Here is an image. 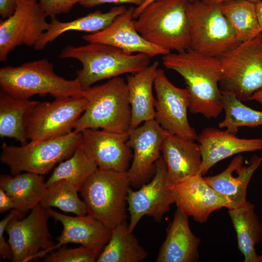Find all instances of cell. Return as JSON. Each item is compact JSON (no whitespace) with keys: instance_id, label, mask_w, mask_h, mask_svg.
Masks as SVG:
<instances>
[{"instance_id":"7402d4cb","label":"cell","mask_w":262,"mask_h":262,"mask_svg":"<svg viewBox=\"0 0 262 262\" xmlns=\"http://www.w3.org/2000/svg\"><path fill=\"white\" fill-rule=\"evenodd\" d=\"M262 161V156L255 155L251 158L247 165H244V157L238 154L223 172L204 178L213 189L230 199L231 203L229 209L237 208L247 202V186L252 175L260 166Z\"/></svg>"},{"instance_id":"d4e9b609","label":"cell","mask_w":262,"mask_h":262,"mask_svg":"<svg viewBox=\"0 0 262 262\" xmlns=\"http://www.w3.org/2000/svg\"><path fill=\"white\" fill-rule=\"evenodd\" d=\"M0 188L13 199L15 210L22 213L40 204L47 186L43 175L26 172L16 175H1Z\"/></svg>"},{"instance_id":"f546056e","label":"cell","mask_w":262,"mask_h":262,"mask_svg":"<svg viewBox=\"0 0 262 262\" xmlns=\"http://www.w3.org/2000/svg\"><path fill=\"white\" fill-rule=\"evenodd\" d=\"M217 5L233 28L240 42L261 33L256 3L248 0H230Z\"/></svg>"},{"instance_id":"d6986e66","label":"cell","mask_w":262,"mask_h":262,"mask_svg":"<svg viewBox=\"0 0 262 262\" xmlns=\"http://www.w3.org/2000/svg\"><path fill=\"white\" fill-rule=\"evenodd\" d=\"M48 211L50 217L60 222L63 227L53 250L67 243H73L79 244L99 255L111 237V229L88 214L72 216L61 213L51 208H48Z\"/></svg>"},{"instance_id":"e575fe53","label":"cell","mask_w":262,"mask_h":262,"mask_svg":"<svg viewBox=\"0 0 262 262\" xmlns=\"http://www.w3.org/2000/svg\"><path fill=\"white\" fill-rule=\"evenodd\" d=\"M80 0H39L40 6L47 16H55L57 15L69 12Z\"/></svg>"},{"instance_id":"ac0fdd59","label":"cell","mask_w":262,"mask_h":262,"mask_svg":"<svg viewBox=\"0 0 262 262\" xmlns=\"http://www.w3.org/2000/svg\"><path fill=\"white\" fill-rule=\"evenodd\" d=\"M134 9L133 7L127 9L104 29L84 35L82 38L88 43L104 44L129 54L144 53L150 58L170 53V51L148 42L139 33L133 19Z\"/></svg>"},{"instance_id":"9a60e30c","label":"cell","mask_w":262,"mask_h":262,"mask_svg":"<svg viewBox=\"0 0 262 262\" xmlns=\"http://www.w3.org/2000/svg\"><path fill=\"white\" fill-rule=\"evenodd\" d=\"M169 133L155 119L144 122L129 132L127 144L133 152L127 171L131 185L140 187L147 182L161 157L162 143Z\"/></svg>"},{"instance_id":"8d00e7d4","label":"cell","mask_w":262,"mask_h":262,"mask_svg":"<svg viewBox=\"0 0 262 262\" xmlns=\"http://www.w3.org/2000/svg\"><path fill=\"white\" fill-rule=\"evenodd\" d=\"M145 0H80L79 4L83 7L91 8L105 3H130L140 6Z\"/></svg>"},{"instance_id":"8fae6325","label":"cell","mask_w":262,"mask_h":262,"mask_svg":"<svg viewBox=\"0 0 262 262\" xmlns=\"http://www.w3.org/2000/svg\"><path fill=\"white\" fill-rule=\"evenodd\" d=\"M19 217L12 219L5 229L13 252L12 261L29 262L52 251L55 243L51 239L48 228V209L39 204L27 217L22 219Z\"/></svg>"},{"instance_id":"836d02e7","label":"cell","mask_w":262,"mask_h":262,"mask_svg":"<svg viewBox=\"0 0 262 262\" xmlns=\"http://www.w3.org/2000/svg\"><path fill=\"white\" fill-rule=\"evenodd\" d=\"M98 254L96 252L81 246L73 248L60 247L56 251L44 257L45 262H94Z\"/></svg>"},{"instance_id":"ffe728a7","label":"cell","mask_w":262,"mask_h":262,"mask_svg":"<svg viewBox=\"0 0 262 262\" xmlns=\"http://www.w3.org/2000/svg\"><path fill=\"white\" fill-rule=\"evenodd\" d=\"M197 140L202 154L200 174L202 176L223 159L242 152L262 149V138H240L236 134L215 128L204 129Z\"/></svg>"},{"instance_id":"74e56055","label":"cell","mask_w":262,"mask_h":262,"mask_svg":"<svg viewBox=\"0 0 262 262\" xmlns=\"http://www.w3.org/2000/svg\"><path fill=\"white\" fill-rule=\"evenodd\" d=\"M18 0H0V15L2 19L11 16L15 12Z\"/></svg>"},{"instance_id":"3957f363","label":"cell","mask_w":262,"mask_h":262,"mask_svg":"<svg viewBox=\"0 0 262 262\" xmlns=\"http://www.w3.org/2000/svg\"><path fill=\"white\" fill-rule=\"evenodd\" d=\"M87 101L86 109L78 120L74 131L82 132L100 128L106 131L129 133L131 130V109L127 82L121 77L83 90Z\"/></svg>"},{"instance_id":"f35d334b","label":"cell","mask_w":262,"mask_h":262,"mask_svg":"<svg viewBox=\"0 0 262 262\" xmlns=\"http://www.w3.org/2000/svg\"><path fill=\"white\" fill-rule=\"evenodd\" d=\"M15 208L16 204L13 199L0 188V213H2Z\"/></svg>"},{"instance_id":"603a6c76","label":"cell","mask_w":262,"mask_h":262,"mask_svg":"<svg viewBox=\"0 0 262 262\" xmlns=\"http://www.w3.org/2000/svg\"><path fill=\"white\" fill-rule=\"evenodd\" d=\"M200 239L192 232L188 216L177 207L169 224L165 240L158 254L157 262H195L199 259Z\"/></svg>"},{"instance_id":"4316f807","label":"cell","mask_w":262,"mask_h":262,"mask_svg":"<svg viewBox=\"0 0 262 262\" xmlns=\"http://www.w3.org/2000/svg\"><path fill=\"white\" fill-rule=\"evenodd\" d=\"M127 8L123 6H115L107 12L97 10L75 20L62 22L51 17L50 27L36 44L34 48L42 50L46 45L53 41L60 35L70 31H82L92 33L100 31L108 27L114 19L123 13Z\"/></svg>"},{"instance_id":"cb8c5ba5","label":"cell","mask_w":262,"mask_h":262,"mask_svg":"<svg viewBox=\"0 0 262 262\" xmlns=\"http://www.w3.org/2000/svg\"><path fill=\"white\" fill-rule=\"evenodd\" d=\"M159 62L155 61L145 69L127 77L128 98L131 109V130L140 123L154 119L156 98L153 86Z\"/></svg>"},{"instance_id":"5bb4252c","label":"cell","mask_w":262,"mask_h":262,"mask_svg":"<svg viewBox=\"0 0 262 262\" xmlns=\"http://www.w3.org/2000/svg\"><path fill=\"white\" fill-rule=\"evenodd\" d=\"M166 164L160 157L156 161L154 176L150 181L143 184L137 190H128V210L130 214L128 228L133 232L145 215L161 222L164 215L175 203L171 194Z\"/></svg>"},{"instance_id":"f6af8a7d","label":"cell","mask_w":262,"mask_h":262,"mask_svg":"<svg viewBox=\"0 0 262 262\" xmlns=\"http://www.w3.org/2000/svg\"></svg>"},{"instance_id":"52a82bcc","label":"cell","mask_w":262,"mask_h":262,"mask_svg":"<svg viewBox=\"0 0 262 262\" xmlns=\"http://www.w3.org/2000/svg\"><path fill=\"white\" fill-rule=\"evenodd\" d=\"M81 132L73 131L57 138L31 141L21 146L3 143L0 161L12 175L23 171L45 175L58 163L71 157L80 146Z\"/></svg>"},{"instance_id":"4fadbf2b","label":"cell","mask_w":262,"mask_h":262,"mask_svg":"<svg viewBox=\"0 0 262 262\" xmlns=\"http://www.w3.org/2000/svg\"><path fill=\"white\" fill-rule=\"evenodd\" d=\"M156 97L154 119L169 132L195 141L198 135L187 117L190 99L186 88L173 85L164 70L158 68L154 82Z\"/></svg>"},{"instance_id":"60d3db41","label":"cell","mask_w":262,"mask_h":262,"mask_svg":"<svg viewBox=\"0 0 262 262\" xmlns=\"http://www.w3.org/2000/svg\"><path fill=\"white\" fill-rule=\"evenodd\" d=\"M256 12L260 30L262 32V0L256 3Z\"/></svg>"},{"instance_id":"484cf974","label":"cell","mask_w":262,"mask_h":262,"mask_svg":"<svg viewBox=\"0 0 262 262\" xmlns=\"http://www.w3.org/2000/svg\"><path fill=\"white\" fill-rule=\"evenodd\" d=\"M39 101L14 98L0 93V136L11 138L21 145L27 143V125L33 110Z\"/></svg>"},{"instance_id":"f1b7e54d","label":"cell","mask_w":262,"mask_h":262,"mask_svg":"<svg viewBox=\"0 0 262 262\" xmlns=\"http://www.w3.org/2000/svg\"><path fill=\"white\" fill-rule=\"evenodd\" d=\"M147 256V251L130 231L125 222L111 229V237L96 262H139Z\"/></svg>"},{"instance_id":"bcb514c9","label":"cell","mask_w":262,"mask_h":262,"mask_svg":"<svg viewBox=\"0 0 262 262\" xmlns=\"http://www.w3.org/2000/svg\"><path fill=\"white\" fill-rule=\"evenodd\" d=\"M261 33H262V32Z\"/></svg>"},{"instance_id":"d6a6232c","label":"cell","mask_w":262,"mask_h":262,"mask_svg":"<svg viewBox=\"0 0 262 262\" xmlns=\"http://www.w3.org/2000/svg\"><path fill=\"white\" fill-rule=\"evenodd\" d=\"M79 190L70 182L63 180L47 187L40 204L45 208H58L76 215L87 214L85 203L78 196Z\"/></svg>"},{"instance_id":"4dcf8cb0","label":"cell","mask_w":262,"mask_h":262,"mask_svg":"<svg viewBox=\"0 0 262 262\" xmlns=\"http://www.w3.org/2000/svg\"><path fill=\"white\" fill-rule=\"evenodd\" d=\"M98 168L97 164L79 146L72 155L54 168L46 181L47 187L54 183L66 180L80 191L87 179Z\"/></svg>"},{"instance_id":"ba28073f","label":"cell","mask_w":262,"mask_h":262,"mask_svg":"<svg viewBox=\"0 0 262 262\" xmlns=\"http://www.w3.org/2000/svg\"><path fill=\"white\" fill-rule=\"evenodd\" d=\"M218 58L221 67L222 92L232 93L240 100L246 101L262 89V33Z\"/></svg>"},{"instance_id":"ee69618b","label":"cell","mask_w":262,"mask_h":262,"mask_svg":"<svg viewBox=\"0 0 262 262\" xmlns=\"http://www.w3.org/2000/svg\"><path fill=\"white\" fill-rule=\"evenodd\" d=\"M258 261L259 262H262V254L258 255Z\"/></svg>"},{"instance_id":"d590c367","label":"cell","mask_w":262,"mask_h":262,"mask_svg":"<svg viewBox=\"0 0 262 262\" xmlns=\"http://www.w3.org/2000/svg\"><path fill=\"white\" fill-rule=\"evenodd\" d=\"M21 213L15 209L10 210V213L0 221V255L4 260L12 261L13 252L8 242L4 236L7 225L14 217L19 216Z\"/></svg>"},{"instance_id":"2e32d148","label":"cell","mask_w":262,"mask_h":262,"mask_svg":"<svg viewBox=\"0 0 262 262\" xmlns=\"http://www.w3.org/2000/svg\"><path fill=\"white\" fill-rule=\"evenodd\" d=\"M170 189L177 207L200 223L206 222L214 211L230 208V199L210 186L200 174L172 185Z\"/></svg>"},{"instance_id":"8992f818","label":"cell","mask_w":262,"mask_h":262,"mask_svg":"<svg viewBox=\"0 0 262 262\" xmlns=\"http://www.w3.org/2000/svg\"><path fill=\"white\" fill-rule=\"evenodd\" d=\"M130 185L127 171L98 168L79 191L87 214L111 229L125 222Z\"/></svg>"},{"instance_id":"277c9868","label":"cell","mask_w":262,"mask_h":262,"mask_svg":"<svg viewBox=\"0 0 262 262\" xmlns=\"http://www.w3.org/2000/svg\"><path fill=\"white\" fill-rule=\"evenodd\" d=\"M0 86L2 91L20 99H29L36 95L49 94L56 98L83 94L76 79L67 80L57 75L53 64L46 59L1 67Z\"/></svg>"},{"instance_id":"6da1fadb","label":"cell","mask_w":262,"mask_h":262,"mask_svg":"<svg viewBox=\"0 0 262 262\" xmlns=\"http://www.w3.org/2000/svg\"><path fill=\"white\" fill-rule=\"evenodd\" d=\"M167 69L183 78L188 90L189 110L207 118L217 117L223 111L219 87L221 67L218 58L198 53L191 49L162 57Z\"/></svg>"},{"instance_id":"e0dca14e","label":"cell","mask_w":262,"mask_h":262,"mask_svg":"<svg viewBox=\"0 0 262 262\" xmlns=\"http://www.w3.org/2000/svg\"><path fill=\"white\" fill-rule=\"evenodd\" d=\"M80 147L98 168L126 172L133 153L127 144L129 133L88 129L82 132Z\"/></svg>"},{"instance_id":"b9f144b4","label":"cell","mask_w":262,"mask_h":262,"mask_svg":"<svg viewBox=\"0 0 262 262\" xmlns=\"http://www.w3.org/2000/svg\"><path fill=\"white\" fill-rule=\"evenodd\" d=\"M201 0L204 3L208 4H217L224 1L230 0ZM248 0L256 3L258 2L259 1L262 0Z\"/></svg>"},{"instance_id":"83f0119b","label":"cell","mask_w":262,"mask_h":262,"mask_svg":"<svg viewBox=\"0 0 262 262\" xmlns=\"http://www.w3.org/2000/svg\"><path fill=\"white\" fill-rule=\"evenodd\" d=\"M254 208L255 205L247 201L243 206L228 211L245 262H259L255 246L262 240V224Z\"/></svg>"},{"instance_id":"30bf717a","label":"cell","mask_w":262,"mask_h":262,"mask_svg":"<svg viewBox=\"0 0 262 262\" xmlns=\"http://www.w3.org/2000/svg\"><path fill=\"white\" fill-rule=\"evenodd\" d=\"M87 105V99L83 95L56 98L51 102H39L28 119V139L40 141L70 133Z\"/></svg>"},{"instance_id":"1f68e13d","label":"cell","mask_w":262,"mask_h":262,"mask_svg":"<svg viewBox=\"0 0 262 262\" xmlns=\"http://www.w3.org/2000/svg\"><path fill=\"white\" fill-rule=\"evenodd\" d=\"M223 110L225 115L220 122V128L236 134L240 127L254 128L262 125V111L255 110L245 105L229 92H222Z\"/></svg>"},{"instance_id":"7a4b0ae2","label":"cell","mask_w":262,"mask_h":262,"mask_svg":"<svg viewBox=\"0 0 262 262\" xmlns=\"http://www.w3.org/2000/svg\"><path fill=\"white\" fill-rule=\"evenodd\" d=\"M59 58L75 59L81 62L82 67L77 71L75 79L83 90L103 80L138 72L150 62V57L146 54H129L117 48L98 43L67 46Z\"/></svg>"},{"instance_id":"7c38bea8","label":"cell","mask_w":262,"mask_h":262,"mask_svg":"<svg viewBox=\"0 0 262 262\" xmlns=\"http://www.w3.org/2000/svg\"><path fill=\"white\" fill-rule=\"evenodd\" d=\"M37 0H18L14 13L0 23V61L17 47H34L50 23Z\"/></svg>"},{"instance_id":"5b68a950","label":"cell","mask_w":262,"mask_h":262,"mask_svg":"<svg viewBox=\"0 0 262 262\" xmlns=\"http://www.w3.org/2000/svg\"><path fill=\"white\" fill-rule=\"evenodd\" d=\"M187 0H156L146 6L134 26L147 41L169 51L190 49Z\"/></svg>"},{"instance_id":"7bdbcfd3","label":"cell","mask_w":262,"mask_h":262,"mask_svg":"<svg viewBox=\"0 0 262 262\" xmlns=\"http://www.w3.org/2000/svg\"><path fill=\"white\" fill-rule=\"evenodd\" d=\"M251 100H254L262 104V89L256 92L253 95Z\"/></svg>"},{"instance_id":"44dd1931","label":"cell","mask_w":262,"mask_h":262,"mask_svg":"<svg viewBox=\"0 0 262 262\" xmlns=\"http://www.w3.org/2000/svg\"><path fill=\"white\" fill-rule=\"evenodd\" d=\"M161 151L171 185L200 174L202 154L195 141L170 133L164 140Z\"/></svg>"},{"instance_id":"ab89813d","label":"cell","mask_w":262,"mask_h":262,"mask_svg":"<svg viewBox=\"0 0 262 262\" xmlns=\"http://www.w3.org/2000/svg\"><path fill=\"white\" fill-rule=\"evenodd\" d=\"M156 0H145L142 3L140 6H137L136 8H134L133 17V18L136 19L142 11L150 3L155 1ZM189 2L194 1L195 0H187Z\"/></svg>"},{"instance_id":"9c48e42d","label":"cell","mask_w":262,"mask_h":262,"mask_svg":"<svg viewBox=\"0 0 262 262\" xmlns=\"http://www.w3.org/2000/svg\"><path fill=\"white\" fill-rule=\"evenodd\" d=\"M190 49L201 54L218 58L241 42L217 4L200 0L188 1Z\"/></svg>"}]
</instances>
